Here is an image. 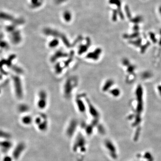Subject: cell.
<instances>
[{
    "instance_id": "obj_1",
    "label": "cell",
    "mask_w": 161,
    "mask_h": 161,
    "mask_svg": "<svg viewBox=\"0 0 161 161\" xmlns=\"http://www.w3.org/2000/svg\"><path fill=\"white\" fill-rule=\"evenodd\" d=\"M78 85V79L75 76L70 77L66 79L63 86V94L66 99L71 97L74 89Z\"/></svg>"
},
{
    "instance_id": "obj_2",
    "label": "cell",
    "mask_w": 161,
    "mask_h": 161,
    "mask_svg": "<svg viewBox=\"0 0 161 161\" xmlns=\"http://www.w3.org/2000/svg\"><path fill=\"white\" fill-rule=\"evenodd\" d=\"M74 53L73 51H71L69 53V56L65 59V60L62 61L57 62L55 64L54 66V70L55 73L57 74H60L63 72L64 69L67 68L72 62L73 61L74 57Z\"/></svg>"
},
{
    "instance_id": "obj_3",
    "label": "cell",
    "mask_w": 161,
    "mask_h": 161,
    "mask_svg": "<svg viewBox=\"0 0 161 161\" xmlns=\"http://www.w3.org/2000/svg\"><path fill=\"white\" fill-rule=\"evenodd\" d=\"M37 106L40 109H44L48 103V95L46 91L41 90L38 94Z\"/></svg>"
},
{
    "instance_id": "obj_4",
    "label": "cell",
    "mask_w": 161,
    "mask_h": 161,
    "mask_svg": "<svg viewBox=\"0 0 161 161\" xmlns=\"http://www.w3.org/2000/svg\"><path fill=\"white\" fill-rule=\"evenodd\" d=\"M85 94H78L77 96L75 99V103L78 110L82 113H84L85 112L87 104L85 101Z\"/></svg>"
},
{
    "instance_id": "obj_5",
    "label": "cell",
    "mask_w": 161,
    "mask_h": 161,
    "mask_svg": "<svg viewBox=\"0 0 161 161\" xmlns=\"http://www.w3.org/2000/svg\"><path fill=\"white\" fill-rule=\"evenodd\" d=\"M69 53L64 51V50L60 49L57 50L53 53V55L50 57V60L51 63H56L60 59L67 58L69 56Z\"/></svg>"
},
{
    "instance_id": "obj_6",
    "label": "cell",
    "mask_w": 161,
    "mask_h": 161,
    "mask_svg": "<svg viewBox=\"0 0 161 161\" xmlns=\"http://www.w3.org/2000/svg\"><path fill=\"white\" fill-rule=\"evenodd\" d=\"M26 146L23 142H20L16 145L12 152V157L15 160L18 159L25 150Z\"/></svg>"
},
{
    "instance_id": "obj_7",
    "label": "cell",
    "mask_w": 161,
    "mask_h": 161,
    "mask_svg": "<svg viewBox=\"0 0 161 161\" xmlns=\"http://www.w3.org/2000/svg\"><path fill=\"white\" fill-rule=\"evenodd\" d=\"M102 49L101 48H96L93 51H90L87 54L85 57L86 58L90 60L97 61L99 60L102 53Z\"/></svg>"
},
{
    "instance_id": "obj_8",
    "label": "cell",
    "mask_w": 161,
    "mask_h": 161,
    "mask_svg": "<svg viewBox=\"0 0 161 161\" xmlns=\"http://www.w3.org/2000/svg\"><path fill=\"white\" fill-rule=\"evenodd\" d=\"M85 100L87 104V106L88 107L89 112L91 114V115H93L94 117L97 118L99 116V112H98L97 109L94 106V105L93 104V103H91L90 100L87 98L86 95L85 96Z\"/></svg>"
},
{
    "instance_id": "obj_9",
    "label": "cell",
    "mask_w": 161,
    "mask_h": 161,
    "mask_svg": "<svg viewBox=\"0 0 161 161\" xmlns=\"http://www.w3.org/2000/svg\"><path fill=\"white\" fill-rule=\"evenodd\" d=\"M91 44L90 39H87L86 40V42L85 44H80L78 48V54L79 55H81L86 53L90 48Z\"/></svg>"
},
{
    "instance_id": "obj_10",
    "label": "cell",
    "mask_w": 161,
    "mask_h": 161,
    "mask_svg": "<svg viewBox=\"0 0 161 161\" xmlns=\"http://www.w3.org/2000/svg\"><path fill=\"white\" fill-rule=\"evenodd\" d=\"M12 146V142L10 140H3L0 141V148L4 153L8 152Z\"/></svg>"
},
{
    "instance_id": "obj_11",
    "label": "cell",
    "mask_w": 161,
    "mask_h": 161,
    "mask_svg": "<svg viewBox=\"0 0 161 161\" xmlns=\"http://www.w3.org/2000/svg\"><path fill=\"white\" fill-rule=\"evenodd\" d=\"M14 81L15 85L16 94L18 97L21 98L23 96V88L22 85L21 81L18 77H15L14 78Z\"/></svg>"
},
{
    "instance_id": "obj_12",
    "label": "cell",
    "mask_w": 161,
    "mask_h": 161,
    "mask_svg": "<svg viewBox=\"0 0 161 161\" xmlns=\"http://www.w3.org/2000/svg\"><path fill=\"white\" fill-rule=\"evenodd\" d=\"M114 81L112 79H108L105 82L102 87V90L103 92H106L109 90L113 84Z\"/></svg>"
},
{
    "instance_id": "obj_13",
    "label": "cell",
    "mask_w": 161,
    "mask_h": 161,
    "mask_svg": "<svg viewBox=\"0 0 161 161\" xmlns=\"http://www.w3.org/2000/svg\"><path fill=\"white\" fill-rule=\"evenodd\" d=\"M11 135L10 133L0 129V138L2 140H10Z\"/></svg>"
},
{
    "instance_id": "obj_14",
    "label": "cell",
    "mask_w": 161,
    "mask_h": 161,
    "mask_svg": "<svg viewBox=\"0 0 161 161\" xmlns=\"http://www.w3.org/2000/svg\"><path fill=\"white\" fill-rule=\"evenodd\" d=\"M59 44V41L57 39H53L52 40L50 41L49 42H48V46L51 48H57V46H58Z\"/></svg>"
},
{
    "instance_id": "obj_15",
    "label": "cell",
    "mask_w": 161,
    "mask_h": 161,
    "mask_svg": "<svg viewBox=\"0 0 161 161\" xmlns=\"http://www.w3.org/2000/svg\"><path fill=\"white\" fill-rule=\"evenodd\" d=\"M22 121L23 123V124L26 125H28V124H31V123L32 122V119L30 116L26 115L23 117Z\"/></svg>"
},
{
    "instance_id": "obj_16",
    "label": "cell",
    "mask_w": 161,
    "mask_h": 161,
    "mask_svg": "<svg viewBox=\"0 0 161 161\" xmlns=\"http://www.w3.org/2000/svg\"><path fill=\"white\" fill-rule=\"evenodd\" d=\"M18 110L20 112L24 113L28 111L29 108L26 105H21L18 108Z\"/></svg>"
},
{
    "instance_id": "obj_17",
    "label": "cell",
    "mask_w": 161,
    "mask_h": 161,
    "mask_svg": "<svg viewBox=\"0 0 161 161\" xmlns=\"http://www.w3.org/2000/svg\"><path fill=\"white\" fill-rule=\"evenodd\" d=\"M142 21V17L141 16H137L131 19V21L134 23H138Z\"/></svg>"
},
{
    "instance_id": "obj_18",
    "label": "cell",
    "mask_w": 161,
    "mask_h": 161,
    "mask_svg": "<svg viewBox=\"0 0 161 161\" xmlns=\"http://www.w3.org/2000/svg\"><path fill=\"white\" fill-rule=\"evenodd\" d=\"M110 93L112 95L114 96H115V97L119 95V94H120L119 90L117 89H113L112 90H111L110 91Z\"/></svg>"
},
{
    "instance_id": "obj_19",
    "label": "cell",
    "mask_w": 161,
    "mask_h": 161,
    "mask_svg": "<svg viewBox=\"0 0 161 161\" xmlns=\"http://www.w3.org/2000/svg\"><path fill=\"white\" fill-rule=\"evenodd\" d=\"M125 10L126 15L127 17V18L129 19H132V16H131V12L129 9V8L127 5H126L125 6Z\"/></svg>"
},
{
    "instance_id": "obj_20",
    "label": "cell",
    "mask_w": 161,
    "mask_h": 161,
    "mask_svg": "<svg viewBox=\"0 0 161 161\" xmlns=\"http://www.w3.org/2000/svg\"><path fill=\"white\" fill-rule=\"evenodd\" d=\"M14 159L12 156H10L9 155H6L4 157L2 161H13Z\"/></svg>"
},
{
    "instance_id": "obj_21",
    "label": "cell",
    "mask_w": 161,
    "mask_h": 161,
    "mask_svg": "<svg viewBox=\"0 0 161 161\" xmlns=\"http://www.w3.org/2000/svg\"><path fill=\"white\" fill-rule=\"evenodd\" d=\"M159 11L160 14H161V6H160L159 8Z\"/></svg>"
},
{
    "instance_id": "obj_22",
    "label": "cell",
    "mask_w": 161,
    "mask_h": 161,
    "mask_svg": "<svg viewBox=\"0 0 161 161\" xmlns=\"http://www.w3.org/2000/svg\"></svg>"
}]
</instances>
